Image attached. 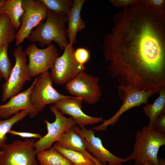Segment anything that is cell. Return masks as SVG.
Returning <instances> with one entry per match:
<instances>
[{
    "label": "cell",
    "mask_w": 165,
    "mask_h": 165,
    "mask_svg": "<svg viewBox=\"0 0 165 165\" xmlns=\"http://www.w3.org/2000/svg\"><path fill=\"white\" fill-rule=\"evenodd\" d=\"M104 38L108 72L119 85L158 94L165 88V11L139 1L118 12Z\"/></svg>",
    "instance_id": "obj_1"
},
{
    "label": "cell",
    "mask_w": 165,
    "mask_h": 165,
    "mask_svg": "<svg viewBox=\"0 0 165 165\" xmlns=\"http://www.w3.org/2000/svg\"><path fill=\"white\" fill-rule=\"evenodd\" d=\"M135 137L132 151L125 158L127 161L134 160L135 165H143L147 161L159 165L158 154L160 148L165 145V135L144 127Z\"/></svg>",
    "instance_id": "obj_2"
},
{
    "label": "cell",
    "mask_w": 165,
    "mask_h": 165,
    "mask_svg": "<svg viewBox=\"0 0 165 165\" xmlns=\"http://www.w3.org/2000/svg\"><path fill=\"white\" fill-rule=\"evenodd\" d=\"M67 22L66 15L57 14L48 10L45 21L31 31L28 39L32 42H38L42 47L50 46L53 41L60 49L64 50L68 43L65 27Z\"/></svg>",
    "instance_id": "obj_3"
},
{
    "label": "cell",
    "mask_w": 165,
    "mask_h": 165,
    "mask_svg": "<svg viewBox=\"0 0 165 165\" xmlns=\"http://www.w3.org/2000/svg\"><path fill=\"white\" fill-rule=\"evenodd\" d=\"M34 80L30 96L33 106L32 111L29 114L30 118L35 117L43 111L47 105L54 104L62 99L70 97L60 94L53 87V82L49 71L35 77Z\"/></svg>",
    "instance_id": "obj_4"
},
{
    "label": "cell",
    "mask_w": 165,
    "mask_h": 165,
    "mask_svg": "<svg viewBox=\"0 0 165 165\" xmlns=\"http://www.w3.org/2000/svg\"><path fill=\"white\" fill-rule=\"evenodd\" d=\"M15 63L8 80L2 85V102L20 92L27 81L31 80L32 77L27 64V56L20 46L15 49L13 53Z\"/></svg>",
    "instance_id": "obj_5"
},
{
    "label": "cell",
    "mask_w": 165,
    "mask_h": 165,
    "mask_svg": "<svg viewBox=\"0 0 165 165\" xmlns=\"http://www.w3.org/2000/svg\"><path fill=\"white\" fill-rule=\"evenodd\" d=\"M156 94L152 91L140 90L135 88L119 85L117 95L123 102L122 105L112 117L103 120L101 124L93 129L97 131L105 130L108 126L114 125L118 122L120 117L124 112L142 104H147L149 97Z\"/></svg>",
    "instance_id": "obj_6"
},
{
    "label": "cell",
    "mask_w": 165,
    "mask_h": 165,
    "mask_svg": "<svg viewBox=\"0 0 165 165\" xmlns=\"http://www.w3.org/2000/svg\"><path fill=\"white\" fill-rule=\"evenodd\" d=\"M34 139L14 140L2 148L4 154L0 159V165H38Z\"/></svg>",
    "instance_id": "obj_7"
},
{
    "label": "cell",
    "mask_w": 165,
    "mask_h": 165,
    "mask_svg": "<svg viewBox=\"0 0 165 165\" xmlns=\"http://www.w3.org/2000/svg\"><path fill=\"white\" fill-rule=\"evenodd\" d=\"M22 5L24 13L15 39L17 47L27 38L34 28L46 19L48 10L41 0H22Z\"/></svg>",
    "instance_id": "obj_8"
},
{
    "label": "cell",
    "mask_w": 165,
    "mask_h": 165,
    "mask_svg": "<svg viewBox=\"0 0 165 165\" xmlns=\"http://www.w3.org/2000/svg\"><path fill=\"white\" fill-rule=\"evenodd\" d=\"M74 50L73 46L69 42L64 47L63 54L55 61L50 68L53 82L59 85L66 84L84 72V66L75 59Z\"/></svg>",
    "instance_id": "obj_9"
},
{
    "label": "cell",
    "mask_w": 165,
    "mask_h": 165,
    "mask_svg": "<svg viewBox=\"0 0 165 165\" xmlns=\"http://www.w3.org/2000/svg\"><path fill=\"white\" fill-rule=\"evenodd\" d=\"M99 78L84 72L65 84V88L71 95L81 98L89 105L99 101L102 92L99 85Z\"/></svg>",
    "instance_id": "obj_10"
},
{
    "label": "cell",
    "mask_w": 165,
    "mask_h": 165,
    "mask_svg": "<svg viewBox=\"0 0 165 165\" xmlns=\"http://www.w3.org/2000/svg\"><path fill=\"white\" fill-rule=\"evenodd\" d=\"M50 109L54 114L55 119L52 123L47 120L44 121L46 125L47 133L35 142L34 147L37 154L52 147L53 144L67 130L76 125L71 117L68 118L65 116L54 105H51Z\"/></svg>",
    "instance_id": "obj_11"
},
{
    "label": "cell",
    "mask_w": 165,
    "mask_h": 165,
    "mask_svg": "<svg viewBox=\"0 0 165 165\" xmlns=\"http://www.w3.org/2000/svg\"><path fill=\"white\" fill-rule=\"evenodd\" d=\"M24 51L28 58V66L32 78L48 71L59 55V51L52 44L46 48L40 49L33 43L28 46Z\"/></svg>",
    "instance_id": "obj_12"
},
{
    "label": "cell",
    "mask_w": 165,
    "mask_h": 165,
    "mask_svg": "<svg viewBox=\"0 0 165 165\" xmlns=\"http://www.w3.org/2000/svg\"><path fill=\"white\" fill-rule=\"evenodd\" d=\"M74 130L85 139L86 149L88 152L104 165H123L127 162L125 158L118 157L105 148L101 139L95 135L92 129L85 127L79 128L75 125Z\"/></svg>",
    "instance_id": "obj_13"
},
{
    "label": "cell",
    "mask_w": 165,
    "mask_h": 165,
    "mask_svg": "<svg viewBox=\"0 0 165 165\" xmlns=\"http://www.w3.org/2000/svg\"><path fill=\"white\" fill-rule=\"evenodd\" d=\"M83 102L80 97L70 96L59 101L54 105L63 114L70 115L80 127L103 121V117H94L84 113L81 109Z\"/></svg>",
    "instance_id": "obj_14"
},
{
    "label": "cell",
    "mask_w": 165,
    "mask_h": 165,
    "mask_svg": "<svg viewBox=\"0 0 165 165\" xmlns=\"http://www.w3.org/2000/svg\"><path fill=\"white\" fill-rule=\"evenodd\" d=\"M34 82V80L28 88L12 97L5 104L0 105V118L7 119L19 113L20 111L31 109L30 112L32 111L33 106L30 96Z\"/></svg>",
    "instance_id": "obj_15"
},
{
    "label": "cell",
    "mask_w": 165,
    "mask_h": 165,
    "mask_svg": "<svg viewBox=\"0 0 165 165\" xmlns=\"http://www.w3.org/2000/svg\"><path fill=\"white\" fill-rule=\"evenodd\" d=\"M71 9L66 16L68 28L66 29L67 36L69 43L73 46L76 42V36L77 32L81 31L86 27L85 22L82 20L80 15L82 8L86 2L85 0H74Z\"/></svg>",
    "instance_id": "obj_16"
},
{
    "label": "cell",
    "mask_w": 165,
    "mask_h": 165,
    "mask_svg": "<svg viewBox=\"0 0 165 165\" xmlns=\"http://www.w3.org/2000/svg\"><path fill=\"white\" fill-rule=\"evenodd\" d=\"M64 148L81 152L90 158L97 165H104L89 154L86 150L84 138L71 128L67 130L56 142Z\"/></svg>",
    "instance_id": "obj_17"
},
{
    "label": "cell",
    "mask_w": 165,
    "mask_h": 165,
    "mask_svg": "<svg viewBox=\"0 0 165 165\" xmlns=\"http://www.w3.org/2000/svg\"><path fill=\"white\" fill-rule=\"evenodd\" d=\"M24 13L22 0H3L0 3V14H6L16 30L20 26V18Z\"/></svg>",
    "instance_id": "obj_18"
},
{
    "label": "cell",
    "mask_w": 165,
    "mask_h": 165,
    "mask_svg": "<svg viewBox=\"0 0 165 165\" xmlns=\"http://www.w3.org/2000/svg\"><path fill=\"white\" fill-rule=\"evenodd\" d=\"M159 96L152 104H145L143 109L149 118V123L147 127L152 129L153 125L157 118L165 112V88L159 92Z\"/></svg>",
    "instance_id": "obj_19"
},
{
    "label": "cell",
    "mask_w": 165,
    "mask_h": 165,
    "mask_svg": "<svg viewBox=\"0 0 165 165\" xmlns=\"http://www.w3.org/2000/svg\"><path fill=\"white\" fill-rule=\"evenodd\" d=\"M40 165H74L53 147L36 154Z\"/></svg>",
    "instance_id": "obj_20"
},
{
    "label": "cell",
    "mask_w": 165,
    "mask_h": 165,
    "mask_svg": "<svg viewBox=\"0 0 165 165\" xmlns=\"http://www.w3.org/2000/svg\"><path fill=\"white\" fill-rule=\"evenodd\" d=\"M31 111V109L23 110L8 119H0V149L6 144L8 140L7 134L13 126L29 115Z\"/></svg>",
    "instance_id": "obj_21"
},
{
    "label": "cell",
    "mask_w": 165,
    "mask_h": 165,
    "mask_svg": "<svg viewBox=\"0 0 165 165\" xmlns=\"http://www.w3.org/2000/svg\"><path fill=\"white\" fill-rule=\"evenodd\" d=\"M53 147L74 165H93L96 163L89 157L79 152L64 148L56 143Z\"/></svg>",
    "instance_id": "obj_22"
},
{
    "label": "cell",
    "mask_w": 165,
    "mask_h": 165,
    "mask_svg": "<svg viewBox=\"0 0 165 165\" xmlns=\"http://www.w3.org/2000/svg\"><path fill=\"white\" fill-rule=\"evenodd\" d=\"M16 34L9 16L6 14H0V46L14 41Z\"/></svg>",
    "instance_id": "obj_23"
},
{
    "label": "cell",
    "mask_w": 165,
    "mask_h": 165,
    "mask_svg": "<svg viewBox=\"0 0 165 165\" xmlns=\"http://www.w3.org/2000/svg\"><path fill=\"white\" fill-rule=\"evenodd\" d=\"M48 9L57 14L67 16L72 7L73 1L71 0H41Z\"/></svg>",
    "instance_id": "obj_24"
},
{
    "label": "cell",
    "mask_w": 165,
    "mask_h": 165,
    "mask_svg": "<svg viewBox=\"0 0 165 165\" xmlns=\"http://www.w3.org/2000/svg\"><path fill=\"white\" fill-rule=\"evenodd\" d=\"M9 44L0 46V75L5 80H8L13 67L8 54Z\"/></svg>",
    "instance_id": "obj_25"
},
{
    "label": "cell",
    "mask_w": 165,
    "mask_h": 165,
    "mask_svg": "<svg viewBox=\"0 0 165 165\" xmlns=\"http://www.w3.org/2000/svg\"><path fill=\"white\" fill-rule=\"evenodd\" d=\"M74 56L77 62L80 65L83 66L90 59L89 51L84 48H79L74 50Z\"/></svg>",
    "instance_id": "obj_26"
},
{
    "label": "cell",
    "mask_w": 165,
    "mask_h": 165,
    "mask_svg": "<svg viewBox=\"0 0 165 165\" xmlns=\"http://www.w3.org/2000/svg\"><path fill=\"white\" fill-rule=\"evenodd\" d=\"M139 3L143 5L159 11H165L164 0H141Z\"/></svg>",
    "instance_id": "obj_27"
},
{
    "label": "cell",
    "mask_w": 165,
    "mask_h": 165,
    "mask_svg": "<svg viewBox=\"0 0 165 165\" xmlns=\"http://www.w3.org/2000/svg\"><path fill=\"white\" fill-rule=\"evenodd\" d=\"M154 130L165 135V112L156 120L152 128Z\"/></svg>",
    "instance_id": "obj_28"
},
{
    "label": "cell",
    "mask_w": 165,
    "mask_h": 165,
    "mask_svg": "<svg viewBox=\"0 0 165 165\" xmlns=\"http://www.w3.org/2000/svg\"><path fill=\"white\" fill-rule=\"evenodd\" d=\"M8 134H10L17 136L23 138H37L39 139L42 137L41 135L38 133H32L28 132H20L10 130Z\"/></svg>",
    "instance_id": "obj_29"
},
{
    "label": "cell",
    "mask_w": 165,
    "mask_h": 165,
    "mask_svg": "<svg viewBox=\"0 0 165 165\" xmlns=\"http://www.w3.org/2000/svg\"><path fill=\"white\" fill-rule=\"evenodd\" d=\"M138 0H110V2L113 6L116 7H123L126 8L130 6L137 3Z\"/></svg>",
    "instance_id": "obj_30"
},
{
    "label": "cell",
    "mask_w": 165,
    "mask_h": 165,
    "mask_svg": "<svg viewBox=\"0 0 165 165\" xmlns=\"http://www.w3.org/2000/svg\"><path fill=\"white\" fill-rule=\"evenodd\" d=\"M159 165H165V160L163 158H159Z\"/></svg>",
    "instance_id": "obj_31"
},
{
    "label": "cell",
    "mask_w": 165,
    "mask_h": 165,
    "mask_svg": "<svg viewBox=\"0 0 165 165\" xmlns=\"http://www.w3.org/2000/svg\"><path fill=\"white\" fill-rule=\"evenodd\" d=\"M143 165H154L150 162L147 161L146 162V163H145Z\"/></svg>",
    "instance_id": "obj_32"
},
{
    "label": "cell",
    "mask_w": 165,
    "mask_h": 165,
    "mask_svg": "<svg viewBox=\"0 0 165 165\" xmlns=\"http://www.w3.org/2000/svg\"><path fill=\"white\" fill-rule=\"evenodd\" d=\"M5 152L2 150L0 151V159L4 154Z\"/></svg>",
    "instance_id": "obj_33"
},
{
    "label": "cell",
    "mask_w": 165,
    "mask_h": 165,
    "mask_svg": "<svg viewBox=\"0 0 165 165\" xmlns=\"http://www.w3.org/2000/svg\"><path fill=\"white\" fill-rule=\"evenodd\" d=\"M2 77H1L0 75V81H1V80L2 79Z\"/></svg>",
    "instance_id": "obj_34"
},
{
    "label": "cell",
    "mask_w": 165,
    "mask_h": 165,
    "mask_svg": "<svg viewBox=\"0 0 165 165\" xmlns=\"http://www.w3.org/2000/svg\"><path fill=\"white\" fill-rule=\"evenodd\" d=\"M3 0H0V3Z\"/></svg>",
    "instance_id": "obj_35"
},
{
    "label": "cell",
    "mask_w": 165,
    "mask_h": 165,
    "mask_svg": "<svg viewBox=\"0 0 165 165\" xmlns=\"http://www.w3.org/2000/svg\"><path fill=\"white\" fill-rule=\"evenodd\" d=\"M93 165H97V164H96V163H95Z\"/></svg>",
    "instance_id": "obj_36"
}]
</instances>
